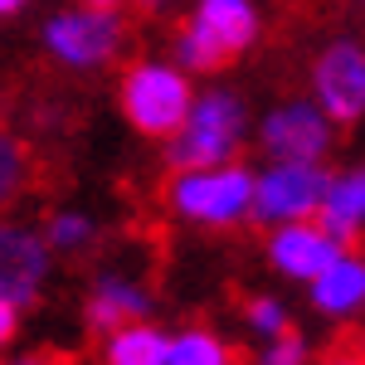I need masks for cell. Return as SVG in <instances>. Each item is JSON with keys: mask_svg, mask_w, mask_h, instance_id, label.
<instances>
[{"mask_svg": "<svg viewBox=\"0 0 365 365\" xmlns=\"http://www.w3.org/2000/svg\"><path fill=\"white\" fill-rule=\"evenodd\" d=\"M200 25L210 29V34H220L234 54H244L258 20H253L249 0H200Z\"/></svg>", "mask_w": 365, "mask_h": 365, "instance_id": "obj_12", "label": "cell"}, {"mask_svg": "<svg viewBox=\"0 0 365 365\" xmlns=\"http://www.w3.org/2000/svg\"><path fill=\"white\" fill-rule=\"evenodd\" d=\"M25 0H0V15H10V10H20Z\"/></svg>", "mask_w": 365, "mask_h": 365, "instance_id": "obj_23", "label": "cell"}, {"mask_svg": "<svg viewBox=\"0 0 365 365\" xmlns=\"http://www.w3.org/2000/svg\"><path fill=\"white\" fill-rule=\"evenodd\" d=\"M317 93L341 127H351L365 113V54L356 44H331L317 58Z\"/></svg>", "mask_w": 365, "mask_h": 365, "instance_id": "obj_5", "label": "cell"}, {"mask_svg": "<svg viewBox=\"0 0 365 365\" xmlns=\"http://www.w3.org/2000/svg\"><path fill=\"white\" fill-rule=\"evenodd\" d=\"M15 327H20V312L10 307V302H0V346L15 336Z\"/></svg>", "mask_w": 365, "mask_h": 365, "instance_id": "obj_22", "label": "cell"}, {"mask_svg": "<svg viewBox=\"0 0 365 365\" xmlns=\"http://www.w3.org/2000/svg\"><path fill=\"white\" fill-rule=\"evenodd\" d=\"M166 365H249V351H239V346L229 351L210 331H185L180 341L166 346Z\"/></svg>", "mask_w": 365, "mask_h": 365, "instance_id": "obj_13", "label": "cell"}, {"mask_svg": "<svg viewBox=\"0 0 365 365\" xmlns=\"http://www.w3.org/2000/svg\"><path fill=\"white\" fill-rule=\"evenodd\" d=\"M88 5H93V10H113L117 0H88Z\"/></svg>", "mask_w": 365, "mask_h": 365, "instance_id": "obj_24", "label": "cell"}, {"mask_svg": "<svg viewBox=\"0 0 365 365\" xmlns=\"http://www.w3.org/2000/svg\"><path fill=\"white\" fill-rule=\"evenodd\" d=\"M122 113L132 117L141 137H175L190 117V88L180 73L170 68H132L127 83H122Z\"/></svg>", "mask_w": 365, "mask_h": 365, "instance_id": "obj_1", "label": "cell"}, {"mask_svg": "<svg viewBox=\"0 0 365 365\" xmlns=\"http://www.w3.org/2000/svg\"><path fill=\"white\" fill-rule=\"evenodd\" d=\"M253 200V175L239 166L220 170V175H195L185 170L175 180V210L190 215V220H205V225H229L249 210Z\"/></svg>", "mask_w": 365, "mask_h": 365, "instance_id": "obj_3", "label": "cell"}, {"mask_svg": "<svg viewBox=\"0 0 365 365\" xmlns=\"http://www.w3.org/2000/svg\"><path fill=\"white\" fill-rule=\"evenodd\" d=\"M44 268H49V253L34 234L0 225V302H10V307L34 302Z\"/></svg>", "mask_w": 365, "mask_h": 365, "instance_id": "obj_7", "label": "cell"}, {"mask_svg": "<svg viewBox=\"0 0 365 365\" xmlns=\"http://www.w3.org/2000/svg\"><path fill=\"white\" fill-rule=\"evenodd\" d=\"M166 346L170 341L151 327H122V331H113L108 365H166Z\"/></svg>", "mask_w": 365, "mask_h": 365, "instance_id": "obj_14", "label": "cell"}, {"mask_svg": "<svg viewBox=\"0 0 365 365\" xmlns=\"http://www.w3.org/2000/svg\"><path fill=\"white\" fill-rule=\"evenodd\" d=\"M88 239H93V225L78 220V215H54L49 220V244H58V249H78Z\"/></svg>", "mask_w": 365, "mask_h": 365, "instance_id": "obj_18", "label": "cell"}, {"mask_svg": "<svg viewBox=\"0 0 365 365\" xmlns=\"http://www.w3.org/2000/svg\"><path fill=\"white\" fill-rule=\"evenodd\" d=\"M146 297H141L132 282H98L93 287V297H88V327L93 331H122V327H132V322H141L146 317Z\"/></svg>", "mask_w": 365, "mask_h": 365, "instance_id": "obj_10", "label": "cell"}, {"mask_svg": "<svg viewBox=\"0 0 365 365\" xmlns=\"http://www.w3.org/2000/svg\"><path fill=\"white\" fill-rule=\"evenodd\" d=\"M15 365H78L68 351H34V356H25V361H15Z\"/></svg>", "mask_w": 365, "mask_h": 365, "instance_id": "obj_21", "label": "cell"}, {"mask_svg": "<svg viewBox=\"0 0 365 365\" xmlns=\"http://www.w3.org/2000/svg\"><path fill=\"white\" fill-rule=\"evenodd\" d=\"M180 58H185L195 73H225V68H229V63H234L239 54L229 49L220 34H210V29L195 20V25L180 29Z\"/></svg>", "mask_w": 365, "mask_h": 365, "instance_id": "obj_15", "label": "cell"}, {"mask_svg": "<svg viewBox=\"0 0 365 365\" xmlns=\"http://www.w3.org/2000/svg\"><path fill=\"white\" fill-rule=\"evenodd\" d=\"M327 185H331V175H322V170L282 166L253 185V215L258 220H302L322 205Z\"/></svg>", "mask_w": 365, "mask_h": 365, "instance_id": "obj_4", "label": "cell"}, {"mask_svg": "<svg viewBox=\"0 0 365 365\" xmlns=\"http://www.w3.org/2000/svg\"><path fill=\"white\" fill-rule=\"evenodd\" d=\"M365 297V263L361 258H336L331 268L317 273V307L322 312H351Z\"/></svg>", "mask_w": 365, "mask_h": 365, "instance_id": "obj_11", "label": "cell"}, {"mask_svg": "<svg viewBox=\"0 0 365 365\" xmlns=\"http://www.w3.org/2000/svg\"><path fill=\"white\" fill-rule=\"evenodd\" d=\"M156 5H161V0H137V10H156Z\"/></svg>", "mask_w": 365, "mask_h": 365, "instance_id": "obj_25", "label": "cell"}, {"mask_svg": "<svg viewBox=\"0 0 365 365\" xmlns=\"http://www.w3.org/2000/svg\"><path fill=\"white\" fill-rule=\"evenodd\" d=\"M336 258H341L336 244L327 234H317V229H282L278 239H273V263H278L282 273H292V278H317Z\"/></svg>", "mask_w": 365, "mask_h": 365, "instance_id": "obj_9", "label": "cell"}, {"mask_svg": "<svg viewBox=\"0 0 365 365\" xmlns=\"http://www.w3.org/2000/svg\"><path fill=\"white\" fill-rule=\"evenodd\" d=\"M244 312H249V322L258 327V331H282V327H287V317H282V307L273 302V297H249Z\"/></svg>", "mask_w": 365, "mask_h": 365, "instance_id": "obj_19", "label": "cell"}, {"mask_svg": "<svg viewBox=\"0 0 365 365\" xmlns=\"http://www.w3.org/2000/svg\"><path fill=\"white\" fill-rule=\"evenodd\" d=\"M263 141L287 166H312L327 151V122L312 108H287V113H273L263 122Z\"/></svg>", "mask_w": 365, "mask_h": 365, "instance_id": "obj_8", "label": "cell"}, {"mask_svg": "<svg viewBox=\"0 0 365 365\" xmlns=\"http://www.w3.org/2000/svg\"><path fill=\"white\" fill-rule=\"evenodd\" d=\"M122 25L108 10H83V15H58L49 25V49L63 63H103L117 49Z\"/></svg>", "mask_w": 365, "mask_h": 365, "instance_id": "obj_6", "label": "cell"}, {"mask_svg": "<svg viewBox=\"0 0 365 365\" xmlns=\"http://www.w3.org/2000/svg\"><path fill=\"white\" fill-rule=\"evenodd\" d=\"M307 361V346H302V336L292 331V327H282L278 331V346L268 351V361L263 365H302Z\"/></svg>", "mask_w": 365, "mask_h": 365, "instance_id": "obj_20", "label": "cell"}, {"mask_svg": "<svg viewBox=\"0 0 365 365\" xmlns=\"http://www.w3.org/2000/svg\"><path fill=\"white\" fill-rule=\"evenodd\" d=\"M322 210L336 215V220H346V225H361V215H365V170L346 175V180H331L327 195H322Z\"/></svg>", "mask_w": 365, "mask_h": 365, "instance_id": "obj_17", "label": "cell"}, {"mask_svg": "<svg viewBox=\"0 0 365 365\" xmlns=\"http://www.w3.org/2000/svg\"><path fill=\"white\" fill-rule=\"evenodd\" d=\"M239 103L225 98V93H210L205 103L195 108V117H185V127H180V137L170 146V166L175 170H200V166H220L229 151H234V141H239Z\"/></svg>", "mask_w": 365, "mask_h": 365, "instance_id": "obj_2", "label": "cell"}, {"mask_svg": "<svg viewBox=\"0 0 365 365\" xmlns=\"http://www.w3.org/2000/svg\"><path fill=\"white\" fill-rule=\"evenodd\" d=\"M29 175H34V156H29V146L0 132V205H10V200L20 195V190L29 185Z\"/></svg>", "mask_w": 365, "mask_h": 365, "instance_id": "obj_16", "label": "cell"}]
</instances>
